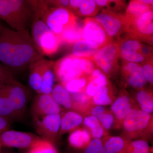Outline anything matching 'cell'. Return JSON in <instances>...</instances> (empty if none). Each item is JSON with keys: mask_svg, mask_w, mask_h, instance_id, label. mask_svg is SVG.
<instances>
[{"mask_svg": "<svg viewBox=\"0 0 153 153\" xmlns=\"http://www.w3.org/2000/svg\"><path fill=\"white\" fill-rule=\"evenodd\" d=\"M43 57L28 30L16 31L0 25V63L6 68L22 69Z\"/></svg>", "mask_w": 153, "mask_h": 153, "instance_id": "1", "label": "cell"}, {"mask_svg": "<svg viewBox=\"0 0 153 153\" xmlns=\"http://www.w3.org/2000/svg\"><path fill=\"white\" fill-rule=\"evenodd\" d=\"M0 18L16 31L28 30L36 18L30 1L0 0Z\"/></svg>", "mask_w": 153, "mask_h": 153, "instance_id": "2", "label": "cell"}, {"mask_svg": "<svg viewBox=\"0 0 153 153\" xmlns=\"http://www.w3.org/2000/svg\"><path fill=\"white\" fill-rule=\"evenodd\" d=\"M38 17L57 36L66 28L77 23V17L72 12L63 8L49 7L42 1Z\"/></svg>", "mask_w": 153, "mask_h": 153, "instance_id": "3", "label": "cell"}, {"mask_svg": "<svg viewBox=\"0 0 153 153\" xmlns=\"http://www.w3.org/2000/svg\"><path fill=\"white\" fill-rule=\"evenodd\" d=\"M31 27V37L36 49L41 55L51 56L58 51L62 44L60 38L41 19L36 18Z\"/></svg>", "mask_w": 153, "mask_h": 153, "instance_id": "4", "label": "cell"}, {"mask_svg": "<svg viewBox=\"0 0 153 153\" xmlns=\"http://www.w3.org/2000/svg\"><path fill=\"white\" fill-rule=\"evenodd\" d=\"M93 18L101 25L108 36L117 41L126 33V25L124 15L113 11L101 9Z\"/></svg>", "mask_w": 153, "mask_h": 153, "instance_id": "5", "label": "cell"}, {"mask_svg": "<svg viewBox=\"0 0 153 153\" xmlns=\"http://www.w3.org/2000/svg\"><path fill=\"white\" fill-rule=\"evenodd\" d=\"M119 46L117 41H113L110 44L99 49L96 53L89 58L106 76H111L119 68Z\"/></svg>", "mask_w": 153, "mask_h": 153, "instance_id": "6", "label": "cell"}, {"mask_svg": "<svg viewBox=\"0 0 153 153\" xmlns=\"http://www.w3.org/2000/svg\"><path fill=\"white\" fill-rule=\"evenodd\" d=\"M53 71L55 78L61 83L81 77H85L79 57L71 54L54 62Z\"/></svg>", "mask_w": 153, "mask_h": 153, "instance_id": "7", "label": "cell"}, {"mask_svg": "<svg viewBox=\"0 0 153 153\" xmlns=\"http://www.w3.org/2000/svg\"><path fill=\"white\" fill-rule=\"evenodd\" d=\"M153 20V10L147 12L126 25V34L152 46Z\"/></svg>", "mask_w": 153, "mask_h": 153, "instance_id": "8", "label": "cell"}, {"mask_svg": "<svg viewBox=\"0 0 153 153\" xmlns=\"http://www.w3.org/2000/svg\"><path fill=\"white\" fill-rule=\"evenodd\" d=\"M82 29L83 40L95 44L99 49L113 41L101 25L92 17L83 20Z\"/></svg>", "mask_w": 153, "mask_h": 153, "instance_id": "9", "label": "cell"}, {"mask_svg": "<svg viewBox=\"0 0 153 153\" xmlns=\"http://www.w3.org/2000/svg\"><path fill=\"white\" fill-rule=\"evenodd\" d=\"M41 138L30 133L15 130H8L0 134V143L7 147L30 149Z\"/></svg>", "mask_w": 153, "mask_h": 153, "instance_id": "10", "label": "cell"}, {"mask_svg": "<svg viewBox=\"0 0 153 153\" xmlns=\"http://www.w3.org/2000/svg\"><path fill=\"white\" fill-rule=\"evenodd\" d=\"M6 94L10 100L18 117L24 114L27 103L28 92L27 88L16 79L4 84Z\"/></svg>", "mask_w": 153, "mask_h": 153, "instance_id": "11", "label": "cell"}, {"mask_svg": "<svg viewBox=\"0 0 153 153\" xmlns=\"http://www.w3.org/2000/svg\"><path fill=\"white\" fill-rule=\"evenodd\" d=\"M119 46V57L122 60L136 63H142L146 60L140 52L143 42L126 34L117 41Z\"/></svg>", "mask_w": 153, "mask_h": 153, "instance_id": "12", "label": "cell"}, {"mask_svg": "<svg viewBox=\"0 0 153 153\" xmlns=\"http://www.w3.org/2000/svg\"><path fill=\"white\" fill-rule=\"evenodd\" d=\"M60 105L51 94H39L35 98L32 106V113L36 120L46 116L60 114Z\"/></svg>", "mask_w": 153, "mask_h": 153, "instance_id": "13", "label": "cell"}, {"mask_svg": "<svg viewBox=\"0 0 153 153\" xmlns=\"http://www.w3.org/2000/svg\"><path fill=\"white\" fill-rule=\"evenodd\" d=\"M121 71L123 77L131 87L142 89L147 84L140 63L122 60Z\"/></svg>", "mask_w": 153, "mask_h": 153, "instance_id": "14", "label": "cell"}, {"mask_svg": "<svg viewBox=\"0 0 153 153\" xmlns=\"http://www.w3.org/2000/svg\"><path fill=\"white\" fill-rule=\"evenodd\" d=\"M60 114L46 116L37 120L36 129L42 138L52 143L59 133L61 123Z\"/></svg>", "mask_w": 153, "mask_h": 153, "instance_id": "15", "label": "cell"}, {"mask_svg": "<svg viewBox=\"0 0 153 153\" xmlns=\"http://www.w3.org/2000/svg\"><path fill=\"white\" fill-rule=\"evenodd\" d=\"M151 116L142 110L131 108L124 120L125 129L129 132L144 129L149 125Z\"/></svg>", "mask_w": 153, "mask_h": 153, "instance_id": "16", "label": "cell"}, {"mask_svg": "<svg viewBox=\"0 0 153 153\" xmlns=\"http://www.w3.org/2000/svg\"><path fill=\"white\" fill-rule=\"evenodd\" d=\"M46 60L44 57H41L29 66V83L30 87L38 94L40 93L43 82V70Z\"/></svg>", "mask_w": 153, "mask_h": 153, "instance_id": "17", "label": "cell"}, {"mask_svg": "<svg viewBox=\"0 0 153 153\" xmlns=\"http://www.w3.org/2000/svg\"><path fill=\"white\" fill-rule=\"evenodd\" d=\"M89 81L85 89L88 96L93 97L101 88L109 84V81L105 74L98 67L94 69L90 75Z\"/></svg>", "mask_w": 153, "mask_h": 153, "instance_id": "18", "label": "cell"}, {"mask_svg": "<svg viewBox=\"0 0 153 153\" xmlns=\"http://www.w3.org/2000/svg\"><path fill=\"white\" fill-rule=\"evenodd\" d=\"M151 10H153V7L145 4L140 0L130 1L124 15L126 25Z\"/></svg>", "mask_w": 153, "mask_h": 153, "instance_id": "19", "label": "cell"}, {"mask_svg": "<svg viewBox=\"0 0 153 153\" xmlns=\"http://www.w3.org/2000/svg\"><path fill=\"white\" fill-rule=\"evenodd\" d=\"M131 101L128 94L125 91L121 92L111 106L115 116L119 120H124L131 109Z\"/></svg>", "mask_w": 153, "mask_h": 153, "instance_id": "20", "label": "cell"}, {"mask_svg": "<svg viewBox=\"0 0 153 153\" xmlns=\"http://www.w3.org/2000/svg\"><path fill=\"white\" fill-rule=\"evenodd\" d=\"M99 49L95 44L85 40H80L72 45L71 54L79 58H90Z\"/></svg>", "mask_w": 153, "mask_h": 153, "instance_id": "21", "label": "cell"}, {"mask_svg": "<svg viewBox=\"0 0 153 153\" xmlns=\"http://www.w3.org/2000/svg\"><path fill=\"white\" fill-rule=\"evenodd\" d=\"M83 117L73 111H68L61 117L60 134H63L74 129L82 123Z\"/></svg>", "mask_w": 153, "mask_h": 153, "instance_id": "22", "label": "cell"}, {"mask_svg": "<svg viewBox=\"0 0 153 153\" xmlns=\"http://www.w3.org/2000/svg\"><path fill=\"white\" fill-rule=\"evenodd\" d=\"M62 44L73 45L77 41L83 40L82 26L78 23L66 28L58 36Z\"/></svg>", "mask_w": 153, "mask_h": 153, "instance_id": "23", "label": "cell"}, {"mask_svg": "<svg viewBox=\"0 0 153 153\" xmlns=\"http://www.w3.org/2000/svg\"><path fill=\"white\" fill-rule=\"evenodd\" d=\"M51 95L59 105H62L67 109L72 108L71 94L61 83L53 86Z\"/></svg>", "mask_w": 153, "mask_h": 153, "instance_id": "24", "label": "cell"}, {"mask_svg": "<svg viewBox=\"0 0 153 153\" xmlns=\"http://www.w3.org/2000/svg\"><path fill=\"white\" fill-rule=\"evenodd\" d=\"M0 116L8 120L18 118L6 94L4 84H0Z\"/></svg>", "mask_w": 153, "mask_h": 153, "instance_id": "25", "label": "cell"}, {"mask_svg": "<svg viewBox=\"0 0 153 153\" xmlns=\"http://www.w3.org/2000/svg\"><path fill=\"white\" fill-rule=\"evenodd\" d=\"M90 135L85 129H77L72 132L68 137L69 144L76 149H82L88 144Z\"/></svg>", "mask_w": 153, "mask_h": 153, "instance_id": "26", "label": "cell"}, {"mask_svg": "<svg viewBox=\"0 0 153 153\" xmlns=\"http://www.w3.org/2000/svg\"><path fill=\"white\" fill-rule=\"evenodd\" d=\"M100 8L93 0H81V3L73 14L76 16L94 17L99 13Z\"/></svg>", "mask_w": 153, "mask_h": 153, "instance_id": "27", "label": "cell"}, {"mask_svg": "<svg viewBox=\"0 0 153 153\" xmlns=\"http://www.w3.org/2000/svg\"><path fill=\"white\" fill-rule=\"evenodd\" d=\"M136 98L142 111L149 114L153 112V97L150 92L140 90L137 94Z\"/></svg>", "mask_w": 153, "mask_h": 153, "instance_id": "28", "label": "cell"}, {"mask_svg": "<svg viewBox=\"0 0 153 153\" xmlns=\"http://www.w3.org/2000/svg\"><path fill=\"white\" fill-rule=\"evenodd\" d=\"M126 144L120 137H111L105 143V153H123Z\"/></svg>", "mask_w": 153, "mask_h": 153, "instance_id": "29", "label": "cell"}, {"mask_svg": "<svg viewBox=\"0 0 153 153\" xmlns=\"http://www.w3.org/2000/svg\"><path fill=\"white\" fill-rule=\"evenodd\" d=\"M111 90L109 84L101 88L93 97L94 102L97 105H108L112 102Z\"/></svg>", "mask_w": 153, "mask_h": 153, "instance_id": "30", "label": "cell"}, {"mask_svg": "<svg viewBox=\"0 0 153 153\" xmlns=\"http://www.w3.org/2000/svg\"><path fill=\"white\" fill-rule=\"evenodd\" d=\"M88 81V78L81 77L61 84L69 93H75L83 91L85 90Z\"/></svg>", "mask_w": 153, "mask_h": 153, "instance_id": "31", "label": "cell"}, {"mask_svg": "<svg viewBox=\"0 0 153 153\" xmlns=\"http://www.w3.org/2000/svg\"><path fill=\"white\" fill-rule=\"evenodd\" d=\"M28 153H57L53 143L42 138L29 149Z\"/></svg>", "mask_w": 153, "mask_h": 153, "instance_id": "32", "label": "cell"}, {"mask_svg": "<svg viewBox=\"0 0 153 153\" xmlns=\"http://www.w3.org/2000/svg\"><path fill=\"white\" fill-rule=\"evenodd\" d=\"M84 125L90 129L94 138L100 139L104 134V130L97 118L92 116L86 117L84 119Z\"/></svg>", "mask_w": 153, "mask_h": 153, "instance_id": "33", "label": "cell"}, {"mask_svg": "<svg viewBox=\"0 0 153 153\" xmlns=\"http://www.w3.org/2000/svg\"><path fill=\"white\" fill-rule=\"evenodd\" d=\"M123 153H150V148L146 141L137 140L126 144Z\"/></svg>", "mask_w": 153, "mask_h": 153, "instance_id": "34", "label": "cell"}, {"mask_svg": "<svg viewBox=\"0 0 153 153\" xmlns=\"http://www.w3.org/2000/svg\"><path fill=\"white\" fill-rule=\"evenodd\" d=\"M97 5L101 9L109 10L117 13V11L123 9L126 5L125 1L96 0L94 1Z\"/></svg>", "mask_w": 153, "mask_h": 153, "instance_id": "35", "label": "cell"}, {"mask_svg": "<svg viewBox=\"0 0 153 153\" xmlns=\"http://www.w3.org/2000/svg\"><path fill=\"white\" fill-rule=\"evenodd\" d=\"M54 61L46 60L44 64L43 74L42 83L47 84L53 87L55 76L53 71Z\"/></svg>", "mask_w": 153, "mask_h": 153, "instance_id": "36", "label": "cell"}, {"mask_svg": "<svg viewBox=\"0 0 153 153\" xmlns=\"http://www.w3.org/2000/svg\"><path fill=\"white\" fill-rule=\"evenodd\" d=\"M152 58L147 59L141 63L143 74L147 82L153 83V62Z\"/></svg>", "mask_w": 153, "mask_h": 153, "instance_id": "37", "label": "cell"}, {"mask_svg": "<svg viewBox=\"0 0 153 153\" xmlns=\"http://www.w3.org/2000/svg\"><path fill=\"white\" fill-rule=\"evenodd\" d=\"M84 153H105L104 145L100 139H94L89 142Z\"/></svg>", "mask_w": 153, "mask_h": 153, "instance_id": "38", "label": "cell"}, {"mask_svg": "<svg viewBox=\"0 0 153 153\" xmlns=\"http://www.w3.org/2000/svg\"><path fill=\"white\" fill-rule=\"evenodd\" d=\"M70 94L72 100V107L76 108L80 105L86 104L88 101V96L84 91Z\"/></svg>", "mask_w": 153, "mask_h": 153, "instance_id": "39", "label": "cell"}, {"mask_svg": "<svg viewBox=\"0 0 153 153\" xmlns=\"http://www.w3.org/2000/svg\"><path fill=\"white\" fill-rule=\"evenodd\" d=\"M82 71L85 76H90L97 66L94 62L89 58H80Z\"/></svg>", "mask_w": 153, "mask_h": 153, "instance_id": "40", "label": "cell"}, {"mask_svg": "<svg viewBox=\"0 0 153 153\" xmlns=\"http://www.w3.org/2000/svg\"><path fill=\"white\" fill-rule=\"evenodd\" d=\"M10 70L0 63V84H6L15 80Z\"/></svg>", "mask_w": 153, "mask_h": 153, "instance_id": "41", "label": "cell"}, {"mask_svg": "<svg viewBox=\"0 0 153 153\" xmlns=\"http://www.w3.org/2000/svg\"><path fill=\"white\" fill-rule=\"evenodd\" d=\"M98 120L101 123L102 126L106 129H109L112 127L114 123V117L113 115L105 112L98 119Z\"/></svg>", "mask_w": 153, "mask_h": 153, "instance_id": "42", "label": "cell"}, {"mask_svg": "<svg viewBox=\"0 0 153 153\" xmlns=\"http://www.w3.org/2000/svg\"><path fill=\"white\" fill-rule=\"evenodd\" d=\"M46 4L51 7L63 8L68 10L69 7V1L68 0H55V1H45Z\"/></svg>", "mask_w": 153, "mask_h": 153, "instance_id": "43", "label": "cell"}, {"mask_svg": "<svg viewBox=\"0 0 153 153\" xmlns=\"http://www.w3.org/2000/svg\"><path fill=\"white\" fill-rule=\"evenodd\" d=\"M140 52L146 60L153 57V47L146 43H142Z\"/></svg>", "mask_w": 153, "mask_h": 153, "instance_id": "44", "label": "cell"}, {"mask_svg": "<svg viewBox=\"0 0 153 153\" xmlns=\"http://www.w3.org/2000/svg\"><path fill=\"white\" fill-rule=\"evenodd\" d=\"M105 112L104 107L101 105H97L91 111V116L98 119Z\"/></svg>", "mask_w": 153, "mask_h": 153, "instance_id": "45", "label": "cell"}, {"mask_svg": "<svg viewBox=\"0 0 153 153\" xmlns=\"http://www.w3.org/2000/svg\"><path fill=\"white\" fill-rule=\"evenodd\" d=\"M10 127L9 120L0 116V134L9 130Z\"/></svg>", "mask_w": 153, "mask_h": 153, "instance_id": "46", "label": "cell"}, {"mask_svg": "<svg viewBox=\"0 0 153 153\" xmlns=\"http://www.w3.org/2000/svg\"><path fill=\"white\" fill-rule=\"evenodd\" d=\"M140 1L142 2L145 4L153 7V0H140Z\"/></svg>", "mask_w": 153, "mask_h": 153, "instance_id": "47", "label": "cell"}, {"mask_svg": "<svg viewBox=\"0 0 153 153\" xmlns=\"http://www.w3.org/2000/svg\"><path fill=\"white\" fill-rule=\"evenodd\" d=\"M2 146V145L1 144V143H0V153H1V148Z\"/></svg>", "mask_w": 153, "mask_h": 153, "instance_id": "48", "label": "cell"}, {"mask_svg": "<svg viewBox=\"0 0 153 153\" xmlns=\"http://www.w3.org/2000/svg\"><path fill=\"white\" fill-rule=\"evenodd\" d=\"M1 153H7V152H1Z\"/></svg>", "mask_w": 153, "mask_h": 153, "instance_id": "49", "label": "cell"}, {"mask_svg": "<svg viewBox=\"0 0 153 153\" xmlns=\"http://www.w3.org/2000/svg\"></svg>", "mask_w": 153, "mask_h": 153, "instance_id": "50", "label": "cell"}]
</instances>
